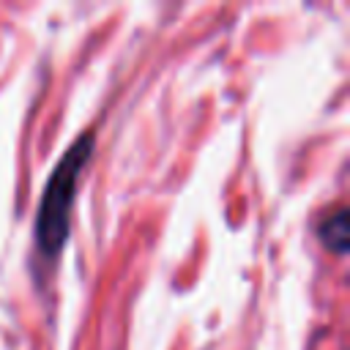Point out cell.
Wrapping results in <instances>:
<instances>
[{"label":"cell","mask_w":350,"mask_h":350,"mask_svg":"<svg viewBox=\"0 0 350 350\" xmlns=\"http://www.w3.org/2000/svg\"><path fill=\"white\" fill-rule=\"evenodd\" d=\"M320 241L328 246V249H334V252H345V246H347V211L339 205L331 216H325L323 221H320Z\"/></svg>","instance_id":"2"},{"label":"cell","mask_w":350,"mask_h":350,"mask_svg":"<svg viewBox=\"0 0 350 350\" xmlns=\"http://www.w3.org/2000/svg\"><path fill=\"white\" fill-rule=\"evenodd\" d=\"M93 131H82L68 150L60 156V161L55 164L52 175L46 178L38 211H36V221H33V238L36 246L44 257H57L66 246L68 238V216L77 200V186H79V175L82 167L88 164L90 153H93Z\"/></svg>","instance_id":"1"}]
</instances>
